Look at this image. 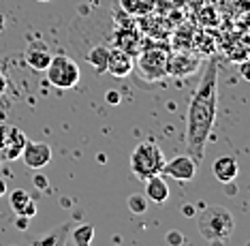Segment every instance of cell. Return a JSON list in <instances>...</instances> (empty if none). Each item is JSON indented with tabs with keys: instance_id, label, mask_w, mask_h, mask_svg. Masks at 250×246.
<instances>
[{
	"instance_id": "cell-8",
	"label": "cell",
	"mask_w": 250,
	"mask_h": 246,
	"mask_svg": "<svg viewBox=\"0 0 250 246\" xmlns=\"http://www.w3.org/2000/svg\"><path fill=\"white\" fill-rule=\"evenodd\" d=\"M141 45H144V34L137 28H133L130 24L120 26L116 32H113V47H120L124 51H128L130 56L139 54Z\"/></svg>"
},
{
	"instance_id": "cell-10",
	"label": "cell",
	"mask_w": 250,
	"mask_h": 246,
	"mask_svg": "<svg viewBox=\"0 0 250 246\" xmlns=\"http://www.w3.org/2000/svg\"><path fill=\"white\" fill-rule=\"evenodd\" d=\"M71 229H73V221H64V223H60V225H56L54 229L35 236L28 246H66Z\"/></svg>"
},
{
	"instance_id": "cell-27",
	"label": "cell",
	"mask_w": 250,
	"mask_h": 246,
	"mask_svg": "<svg viewBox=\"0 0 250 246\" xmlns=\"http://www.w3.org/2000/svg\"><path fill=\"white\" fill-rule=\"evenodd\" d=\"M118 99H120V96H118V92H107V101H109L111 105H116V103H120Z\"/></svg>"
},
{
	"instance_id": "cell-2",
	"label": "cell",
	"mask_w": 250,
	"mask_h": 246,
	"mask_svg": "<svg viewBox=\"0 0 250 246\" xmlns=\"http://www.w3.org/2000/svg\"><path fill=\"white\" fill-rule=\"evenodd\" d=\"M197 229L208 242H223L235 229L233 214L220 205H208L197 219Z\"/></svg>"
},
{
	"instance_id": "cell-1",
	"label": "cell",
	"mask_w": 250,
	"mask_h": 246,
	"mask_svg": "<svg viewBox=\"0 0 250 246\" xmlns=\"http://www.w3.org/2000/svg\"><path fill=\"white\" fill-rule=\"evenodd\" d=\"M216 112H218V65L209 60L190 96L188 118H186V146H188V157L195 163H201L206 157V144L212 135Z\"/></svg>"
},
{
	"instance_id": "cell-26",
	"label": "cell",
	"mask_w": 250,
	"mask_h": 246,
	"mask_svg": "<svg viewBox=\"0 0 250 246\" xmlns=\"http://www.w3.org/2000/svg\"><path fill=\"white\" fill-rule=\"evenodd\" d=\"M182 212H184L186 216H195L197 214V208H195V205H184V208H182Z\"/></svg>"
},
{
	"instance_id": "cell-11",
	"label": "cell",
	"mask_w": 250,
	"mask_h": 246,
	"mask_svg": "<svg viewBox=\"0 0 250 246\" xmlns=\"http://www.w3.org/2000/svg\"><path fill=\"white\" fill-rule=\"evenodd\" d=\"M24 58L28 62V67L35 68V71H45L49 65V60H52V51H49L47 43L45 41H30L26 45V51H24Z\"/></svg>"
},
{
	"instance_id": "cell-5",
	"label": "cell",
	"mask_w": 250,
	"mask_h": 246,
	"mask_svg": "<svg viewBox=\"0 0 250 246\" xmlns=\"http://www.w3.org/2000/svg\"><path fill=\"white\" fill-rule=\"evenodd\" d=\"M167 49H141L135 62V68L141 79L161 82L167 77Z\"/></svg>"
},
{
	"instance_id": "cell-19",
	"label": "cell",
	"mask_w": 250,
	"mask_h": 246,
	"mask_svg": "<svg viewBox=\"0 0 250 246\" xmlns=\"http://www.w3.org/2000/svg\"><path fill=\"white\" fill-rule=\"evenodd\" d=\"M69 240H73L75 246H90L94 240V225H73Z\"/></svg>"
},
{
	"instance_id": "cell-25",
	"label": "cell",
	"mask_w": 250,
	"mask_h": 246,
	"mask_svg": "<svg viewBox=\"0 0 250 246\" xmlns=\"http://www.w3.org/2000/svg\"><path fill=\"white\" fill-rule=\"evenodd\" d=\"M7 88H9V82H7V77H4V73L0 71V94L7 92Z\"/></svg>"
},
{
	"instance_id": "cell-6",
	"label": "cell",
	"mask_w": 250,
	"mask_h": 246,
	"mask_svg": "<svg viewBox=\"0 0 250 246\" xmlns=\"http://www.w3.org/2000/svg\"><path fill=\"white\" fill-rule=\"evenodd\" d=\"M199 65H201V60H199V56L192 54V51H188V49L173 51V54L167 56V75L188 77L199 71Z\"/></svg>"
},
{
	"instance_id": "cell-14",
	"label": "cell",
	"mask_w": 250,
	"mask_h": 246,
	"mask_svg": "<svg viewBox=\"0 0 250 246\" xmlns=\"http://www.w3.org/2000/svg\"><path fill=\"white\" fill-rule=\"evenodd\" d=\"M9 203H11V210H13L18 216H24V219H32L37 214V203L30 199L28 191L24 188H15L9 197Z\"/></svg>"
},
{
	"instance_id": "cell-20",
	"label": "cell",
	"mask_w": 250,
	"mask_h": 246,
	"mask_svg": "<svg viewBox=\"0 0 250 246\" xmlns=\"http://www.w3.org/2000/svg\"><path fill=\"white\" fill-rule=\"evenodd\" d=\"M126 205H128V210L133 214H146L147 212V197L146 195H141V193H133V195H128L126 199Z\"/></svg>"
},
{
	"instance_id": "cell-23",
	"label": "cell",
	"mask_w": 250,
	"mask_h": 246,
	"mask_svg": "<svg viewBox=\"0 0 250 246\" xmlns=\"http://www.w3.org/2000/svg\"><path fill=\"white\" fill-rule=\"evenodd\" d=\"M201 15H206V17H201V22H203V24H208V26H214L216 22H218V17H212L214 15V9H209V7L203 9Z\"/></svg>"
},
{
	"instance_id": "cell-32",
	"label": "cell",
	"mask_w": 250,
	"mask_h": 246,
	"mask_svg": "<svg viewBox=\"0 0 250 246\" xmlns=\"http://www.w3.org/2000/svg\"><path fill=\"white\" fill-rule=\"evenodd\" d=\"M2 161H4V158H2V154H0V163H2Z\"/></svg>"
},
{
	"instance_id": "cell-16",
	"label": "cell",
	"mask_w": 250,
	"mask_h": 246,
	"mask_svg": "<svg viewBox=\"0 0 250 246\" xmlns=\"http://www.w3.org/2000/svg\"><path fill=\"white\" fill-rule=\"evenodd\" d=\"M26 135H24V131H20L18 127H13L11 129V137H9V141H7V146L2 148V158L4 161H15V158H20L21 157V150H24V146H26Z\"/></svg>"
},
{
	"instance_id": "cell-4",
	"label": "cell",
	"mask_w": 250,
	"mask_h": 246,
	"mask_svg": "<svg viewBox=\"0 0 250 246\" xmlns=\"http://www.w3.org/2000/svg\"><path fill=\"white\" fill-rule=\"evenodd\" d=\"M47 82L54 86V88H60V90H69V88H75L82 79V71H79L77 62L71 60L69 56L60 54V56H52L47 68Z\"/></svg>"
},
{
	"instance_id": "cell-17",
	"label": "cell",
	"mask_w": 250,
	"mask_h": 246,
	"mask_svg": "<svg viewBox=\"0 0 250 246\" xmlns=\"http://www.w3.org/2000/svg\"><path fill=\"white\" fill-rule=\"evenodd\" d=\"M120 7L126 15L133 17H144L152 13L156 7V0H120Z\"/></svg>"
},
{
	"instance_id": "cell-15",
	"label": "cell",
	"mask_w": 250,
	"mask_h": 246,
	"mask_svg": "<svg viewBox=\"0 0 250 246\" xmlns=\"http://www.w3.org/2000/svg\"><path fill=\"white\" fill-rule=\"evenodd\" d=\"M144 182H146V197H147V201L163 205L169 199V184L165 182V178L161 174L152 176V178H147Z\"/></svg>"
},
{
	"instance_id": "cell-24",
	"label": "cell",
	"mask_w": 250,
	"mask_h": 246,
	"mask_svg": "<svg viewBox=\"0 0 250 246\" xmlns=\"http://www.w3.org/2000/svg\"><path fill=\"white\" fill-rule=\"evenodd\" d=\"M32 184H35V186L39 188V191H45V188H47V186H49V180H47V178H45V176H43V174H37V176H35V178H32Z\"/></svg>"
},
{
	"instance_id": "cell-30",
	"label": "cell",
	"mask_w": 250,
	"mask_h": 246,
	"mask_svg": "<svg viewBox=\"0 0 250 246\" xmlns=\"http://www.w3.org/2000/svg\"><path fill=\"white\" fill-rule=\"evenodd\" d=\"M4 193H7V182H4L2 178H0V197H2Z\"/></svg>"
},
{
	"instance_id": "cell-18",
	"label": "cell",
	"mask_w": 250,
	"mask_h": 246,
	"mask_svg": "<svg viewBox=\"0 0 250 246\" xmlns=\"http://www.w3.org/2000/svg\"><path fill=\"white\" fill-rule=\"evenodd\" d=\"M86 60L90 65L94 67L96 73H107V60H109V47H105V45H96L88 51Z\"/></svg>"
},
{
	"instance_id": "cell-12",
	"label": "cell",
	"mask_w": 250,
	"mask_h": 246,
	"mask_svg": "<svg viewBox=\"0 0 250 246\" xmlns=\"http://www.w3.org/2000/svg\"><path fill=\"white\" fill-rule=\"evenodd\" d=\"M135 68V60L128 51L120 47L109 49V60H107V73H111L113 77H126Z\"/></svg>"
},
{
	"instance_id": "cell-3",
	"label": "cell",
	"mask_w": 250,
	"mask_h": 246,
	"mask_svg": "<svg viewBox=\"0 0 250 246\" xmlns=\"http://www.w3.org/2000/svg\"><path fill=\"white\" fill-rule=\"evenodd\" d=\"M165 154L154 141H141V144L130 152V171L135 174V178L141 182L152 178V176L161 174L165 167Z\"/></svg>"
},
{
	"instance_id": "cell-13",
	"label": "cell",
	"mask_w": 250,
	"mask_h": 246,
	"mask_svg": "<svg viewBox=\"0 0 250 246\" xmlns=\"http://www.w3.org/2000/svg\"><path fill=\"white\" fill-rule=\"evenodd\" d=\"M212 174L218 182L231 184L237 178V174H240V165H237V161L233 157H218L212 163Z\"/></svg>"
},
{
	"instance_id": "cell-7",
	"label": "cell",
	"mask_w": 250,
	"mask_h": 246,
	"mask_svg": "<svg viewBox=\"0 0 250 246\" xmlns=\"http://www.w3.org/2000/svg\"><path fill=\"white\" fill-rule=\"evenodd\" d=\"M20 158H24L26 167L43 169L45 165H49V161H52V148L43 144V141H26Z\"/></svg>"
},
{
	"instance_id": "cell-22",
	"label": "cell",
	"mask_w": 250,
	"mask_h": 246,
	"mask_svg": "<svg viewBox=\"0 0 250 246\" xmlns=\"http://www.w3.org/2000/svg\"><path fill=\"white\" fill-rule=\"evenodd\" d=\"M11 124H0V152H2V148L7 146L9 137H11Z\"/></svg>"
},
{
	"instance_id": "cell-21",
	"label": "cell",
	"mask_w": 250,
	"mask_h": 246,
	"mask_svg": "<svg viewBox=\"0 0 250 246\" xmlns=\"http://www.w3.org/2000/svg\"><path fill=\"white\" fill-rule=\"evenodd\" d=\"M167 244L169 246H182V244H184V233H182V231H169L167 233Z\"/></svg>"
},
{
	"instance_id": "cell-9",
	"label": "cell",
	"mask_w": 250,
	"mask_h": 246,
	"mask_svg": "<svg viewBox=\"0 0 250 246\" xmlns=\"http://www.w3.org/2000/svg\"><path fill=\"white\" fill-rule=\"evenodd\" d=\"M161 174L169 176V178H173V180H180V182H188L197 176V163L192 161L188 154H184V157H175L173 161L165 163Z\"/></svg>"
},
{
	"instance_id": "cell-31",
	"label": "cell",
	"mask_w": 250,
	"mask_h": 246,
	"mask_svg": "<svg viewBox=\"0 0 250 246\" xmlns=\"http://www.w3.org/2000/svg\"><path fill=\"white\" fill-rule=\"evenodd\" d=\"M37 2H49V0H37Z\"/></svg>"
},
{
	"instance_id": "cell-29",
	"label": "cell",
	"mask_w": 250,
	"mask_h": 246,
	"mask_svg": "<svg viewBox=\"0 0 250 246\" xmlns=\"http://www.w3.org/2000/svg\"><path fill=\"white\" fill-rule=\"evenodd\" d=\"M242 77H244V79H248V62H246V60L242 62Z\"/></svg>"
},
{
	"instance_id": "cell-28",
	"label": "cell",
	"mask_w": 250,
	"mask_h": 246,
	"mask_svg": "<svg viewBox=\"0 0 250 246\" xmlns=\"http://www.w3.org/2000/svg\"><path fill=\"white\" fill-rule=\"evenodd\" d=\"M26 221H28V219H24V216H18V227H20V229H26V227H28Z\"/></svg>"
}]
</instances>
